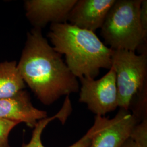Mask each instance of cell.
Returning <instances> with one entry per match:
<instances>
[{
	"mask_svg": "<svg viewBox=\"0 0 147 147\" xmlns=\"http://www.w3.org/2000/svg\"><path fill=\"white\" fill-rule=\"evenodd\" d=\"M17 67L25 84L44 105L79 92L78 78L43 37L42 29L34 28L27 33Z\"/></svg>",
	"mask_w": 147,
	"mask_h": 147,
	"instance_id": "obj_1",
	"label": "cell"
},
{
	"mask_svg": "<svg viewBox=\"0 0 147 147\" xmlns=\"http://www.w3.org/2000/svg\"><path fill=\"white\" fill-rule=\"evenodd\" d=\"M72 112V105L68 96H66L63 106L57 113L51 117H47L39 121L33 128L31 140L28 143H24L21 147H45L42 144V135L47 125L55 119H58L64 124ZM94 126H92L78 141L67 147H90L94 133Z\"/></svg>",
	"mask_w": 147,
	"mask_h": 147,
	"instance_id": "obj_10",
	"label": "cell"
},
{
	"mask_svg": "<svg viewBox=\"0 0 147 147\" xmlns=\"http://www.w3.org/2000/svg\"><path fill=\"white\" fill-rule=\"evenodd\" d=\"M79 102L87 105L95 116H105L118 107L116 73L112 67L98 80L87 78L79 79Z\"/></svg>",
	"mask_w": 147,
	"mask_h": 147,
	"instance_id": "obj_5",
	"label": "cell"
},
{
	"mask_svg": "<svg viewBox=\"0 0 147 147\" xmlns=\"http://www.w3.org/2000/svg\"><path fill=\"white\" fill-rule=\"evenodd\" d=\"M120 147H147V146L142 145L129 137Z\"/></svg>",
	"mask_w": 147,
	"mask_h": 147,
	"instance_id": "obj_14",
	"label": "cell"
},
{
	"mask_svg": "<svg viewBox=\"0 0 147 147\" xmlns=\"http://www.w3.org/2000/svg\"><path fill=\"white\" fill-rule=\"evenodd\" d=\"M19 123L0 118V147H10L8 137L12 129Z\"/></svg>",
	"mask_w": 147,
	"mask_h": 147,
	"instance_id": "obj_12",
	"label": "cell"
},
{
	"mask_svg": "<svg viewBox=\"0 0 147 147\" xmlns=\"http://www.w3.org/2000/svg\"><path fill=\"white\" fill-rule=\"evenodd\" d=\"M25 87L16 62L0 63V100L15 95Z\"/></svg>",
	"mask_w": 147,
	"mask_h": 147,
	"instance_id": "obj_11",
	"label": "cell"
},
{
	"mask_svg": "<svg viewBox=\"0 0 147 147\" xmlns=\"http://www.w3.org/2000/svg\"><path fill=\"white\" fill-rule=\"evenodd\" d=\"M47 37L54 50L65 56V63L78 78L95 79L101 69L112 67L113 50L100 40L95 32L67 22L51 24Z\"/></svg>",
	"mask_w": 147,
	"mask_h": 147,
	"instance_id": "obj_2",
	"label": "cell"
},
{
	"mask_svg": "<svg viewBox=\"0 0 147 147\" xmlns=\"http://www.w3.org/2000/svg\"><path fill=\"white\" fill-rule=\"evenodd\" d=\"M139 123L130 110L119 109L113 118L95 116L90 147H120Z\"/></svg>",
	"mask_w": 147,
	"mask_h": 147,
	"instance_id": "obj_6",
	"label": "cell"
},
{
	"mask_svg": "<svg viewBox=\"0 0 147 147\" xmlns=\"http://www.w3.org/2000/svg\"><path fill=\"white\" fill-rule=\"evenodd\" d=\"M111 67L116 73L118 107L129 110L135 98L147 88V53L113 50Z\"/></svg>",
	"mask_w": 147,
	"mask_h": 147,
	"instance_id": "obj_4",
	"label": "cell"
},
{
	"mask_svg": "<svg viewBox=\"0 0 147 147\" xmlns=\"http://www.w3.org/2000/svg\"><path fill=\"white\" fill-rule=\"evenodd\" d=\"M77 0H27L26 16L34 28L42 29L49 23H65Z\"/></svg>",
	"mask_w": 147,
	"mask_h": 147,
	"instance_id": "obj_7",
	"label": "cell"
},
{
	"mask_svg": "<svg viewBox=\"0 0 147 147\" xmlns=\"http://www.w3.org/2000/svg\"><path fill=\"white\" fill-rule=\"evenodd\" d=\"M47 117V112L35 107L24 90L11 97L0 100V118L19 124L24 123L34 128L39 121Z\"/></svg>",
	"mask_w": 147,
	"mask_h": 147,
	"instance_id": "obj_9",
	"label": "cell"
},
{
	"mask_svg": "<svg viewBox=\"0 0 147 147\" xmlns=\"http://www.w3.org/2000/svg\"><path fill=\"white\" fill-rule=\"evenodd\" d=\"M142 0H116L101 27V36L113 50L136 52L147 39L140 18Z\"/></svg>",
	"mask_w": 147,
	"mask_h": 147,
	"instance_id": "obj_3",
	"label": "cell"
},
{
	"mask_svg": "<svg viewBox=\"0 0 147 147\" xmlns=\"http://www.w3.org/2000/svg\"><path fill=\"white\" fill-rule=\"evenodd\" d=\"M140 18L143 29L147 32V1L142 0L140 10Z\"/></svg>",
	"mask_w": 147,
	"mask_h": 147,
	"instance_id": "obj_13",
	"label": "cell"
},
{
	"mask_svg": "<svg viewBox=\"0 0 147 147\" xmlns=\"http://www.w3.org/2000/svg\"><path fill=\"white\" fill-rule=\"evenodd\" d=\"M116 0H77L68 21L80 28L95 32L102 26Z\"/></svg>",
	"mask_w": 147,
	"mask_h": 147,
	"instance_id": "obj_8",
	"label": "cell"
}]
</instances>
